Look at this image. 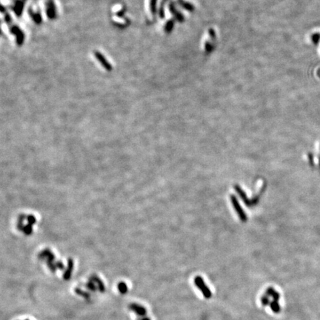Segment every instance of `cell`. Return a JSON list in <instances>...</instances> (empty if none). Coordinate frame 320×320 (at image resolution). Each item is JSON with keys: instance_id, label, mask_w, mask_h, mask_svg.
I'll list each match as a JSON object with an SVG mask.
<instances>
[{"instance_id": "1", "label": "cell", "mask_w": 320, "mask_h": 320, "mask_svg": "<svg viewBox=\"0 0 320 320\" xmlns=\"http://www.w3.org/2000/svg\"><path fill=\"white\" fill-rule=\"evenodd\" d=\"M230 199L234 210L236 212V214L238 215V216H239V220H241L242 222H245L248 220V216H247L246 214H245V210H243L240 204H239V201L237 199V197L235 195H230Z\"/></svg>"}, {"instance_id": "2", "label": "cell", "mask_w": 320, "mask_h": 320, "mask_svg": "<svg viewBox=\"0 0 320 320\" xmlns=\"http://www.w3.org/2000/svg\"><path fill=\"white\" fill-rule=\"evenodd\" d=\"M194 284L200 290V291L202 293L205 298L210 299L211 297V295H212L211 291H210V288L206 285L205 281L202 279V277L199 276H197L195 277Z\"/></svg>"}, {"instance_id": "3", "label": "cell", "mask_w": 320, "mask_h": 320, "mask_svg": "<svg viewBox=\"0 0 320 320\" xmlns=\"http://www.w3.org/2000/svg\"><path fill=\"white\" fill-rule=\"evenodd\" d=\"M234 189H235L236 192L237 193L238 195L239 196V197L241 198V199L244 202V203H245L247 206L251 207V206H254V205L256 204V202H254V200L250 199H248V198L247 197L246 193H245V191H243L242 189V187H240V186L236 185L235 186H234Z\"/></svg>"}, {"instance_id": "4", "label": "cell", "mask_w": 320, "mask_h": 320, "mask_svg": "<svg viewBox=\"0 0 320 320\" xmlns=\"http://www.w3.org/2000/svg\"><path fill=\"white\" fill-rule=\"evenodd\" d=\"M129 308L131 311H133L134 313H137L138 316H140V317H144V316L146 315V313H147V311H146L145 308L143 307V306L137 304V303H131L129 305Z\"/></svg>"}, {"instance_id": "5", "label": "cell", "mask_w": 320, "mask_h": 320, "mask_svg": "<svg viewBox=\"0 0 320 320\" xmlns=\"http://www.w3.org/2000/svg\"><path fill=\"white\" fill-rule=\"evenodd\" d=\"M266 295L270 296L273 299L274 301H277L279 299V294L272 288H269L266 291Z\"/></svg>"}, {"instance_id": "6", "label": "cell", "mask_w": 320, "mask_h": 320, "mask_svg": "<svg viewBox=\"0 0 320 320\" xmlns=\"http://www.w3.org/2000/svg\"><path fill=\"white\" fill-rule=\"evenodd\" d=\"M170 9H171V11H172L171 13H173V14H174V16H176V18L177 19L179 20V21H180V22H182L184 19L183 16H182V15L180 13L177 12V11L176 10V8H175L174 7H173V5H170Z\"/></svg>"}, {"instance_id": "7", "label": "cell", "mask_w": 320, "mask_h": 320, "mask_svg": "<svg viewBox=\"0 0 320 320\" xmlns=\"http://www.w3.org/2000/svg\"><path fill=\"white\" fill-rule=\"evenodd\" d=\"M179 3L181 5H182V7H185V9L188 10V11H193V9H194V7H193V5L192 4L189 3V2H186V1H184V0H179Z\"/></svg>"}, {"instance_id": "8", "label": "cell", "mask_w": 320, "mask_h": 320, "mask_svg": "<svg viewBox=\"0 0 320 320\" xmlns=\"http://www.w3.org/2000/svg\"><path fill=\"white\" fill-rule=\"evenodd\" d=\"M209 33H210V40L211 41H214V39H215V32H214V31H213L212 29H210V31H209ZM210 42H208V43H206V45H205V49H206V51L207 52H209L210 50H211V47H210Z\"/></svg>"}, {"instance_id": "9", "label": "cell", "mask_w": 320, "mask_h": 320, "mask_svg": "<svg viewBox=\"0 0 320 320\" xmlns=\"http://www.w3.org/2000/svg\"><path fill=\"white\" fill-rule=\"evenodd\" d=\"M118 290L122 294H125L128 292V286L125 283H119L118 284Z\"/></svg>"}, {"instance_id": "10", "label": "cell", "mask_w": 320, "mask_h": 320, "mask_svg": "<svg viewBox=\"0 0 320 320\" xmlns=\"http://www.w3.org/2000/svg\"><path fill=\"white\" fill-rule=\"evenodd\" d=\"M270 305L271 310L274 312V313H278V312L280 311V306H279V303H278L276 301L273 300V302H270Z\"/></svg>"}, {"instance_id": "11", "label": "cell", "mask_w": 320, "mask_h": 320, "mask_svg": "<svg viewBox=\"0 0 320 320\" xmlns=\"http://www.w3.org/2000/svg\"><path fill=\"white\" fill-rule=\"evenodd\" d=\"M156 3H157V0H151V3H150V11L153 15H154L156 13Z\"/></svg>"}, {"instance_id": "12", "label": "cell", "mask_w": 320, "mask_h": 320, "mask_svg": "<svg viewBox=\"0 0 320 320\" xmlns=\"http://www.w3.org/2000/svg\"><path fill=\"white\" fill-rule=\"evenodd\" d=\"M261 302H262V305L264 306H266L268 305L269 303H270V301H269V299H268V296L267 295H264L262 297V298H261Z\"/></svg>"}, {"instance_id": "13", "label": "cell", "mask_w": 320, "mask_h": 320, "mask_svg": "<svg viewBox=\"0 0 320 320\" xmlns=\"http://www.w3.org/2000/svg\"><path fill=\"white\" fill-rule=\"evenodd\" d=\"M167 0H162V4H161V6H160V16H162V17H163L164 16V10H163V7H164V4H165V2H166Z\"/></svg>"}, {"instance_id": "14", "label": "cell", "mask_w": 320, "mask_h": 320, "mask_svg": "<svg viewBox=\"0 0 320 320\" xmlns=\"http://www.w3.org/2000/svg\"><path fill=\"white\" fill-rule=\"evenodd\" d=\"M87 287H88V288H89L90 290H91L92 291H95V290L96 289V287L95 286V285H94V283H88V285H87Z\"/></svg>"}, {"instance_id": "15", "label": "cell", "mask_w": 320, "mask_h": 320, "mask_svg": "<svg viewBox=\"0 0 320 320\" xmlns=\"http://www.w3.org/2000/svg\"><path fill=\"white\" fill-rule=\"evenodd\" d=\"M76 292L78 294H80V295L83 296V297H85V298H88V294H87L86 293H85V292H83V291H81V290L79 289H76Z\"/></svg>"}, {"instance_id": "16", "label": "cell", "mask_w": 320, "mask_h": 320, "mask_svg": "<svg viewBox=\"0 0 320 320\" xmlns=\"http://www.w3.org/2000/svg\"><path fill=\"white\" fill-rule=\"evenodd\" d=\"M139 320H151V319L148 318V317H142V319H140Z\"/></svg>"}, {"instance_id": "17", "label": "cell", "mask_w": 320, "mask_h": 320, "mask_svg": "<svg viewBox=\"0 0 320 320\" xmlns=\"http://www.w3.org/2000/svg\"></svg>"}]
</instances>
